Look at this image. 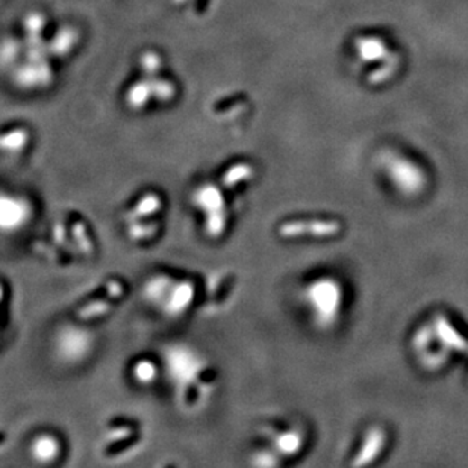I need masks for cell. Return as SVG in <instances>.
Returning a JSON list of instances; mask_svg holds the SVG:
<instances>
[{
	"label": "cell",
	"mask_w": 468,
	"mask_h": 468,
	"mask_svg": "<svg viewBox=\"0 0 468 468\" xmlns=\"http://www.w3.org/2000/svg\"><path fill=\"white\" fill-rule=\"evenodd\" d=\"M109 307H111V303H109L108 300H104V302L90 303L88 307H82L81 311H79V317H99V316H102V314H105V312L108 311Z\"/></svg>",
	"instance_id": "10"
},
{
	"label": "cell",
	"mask_w": 468,
	"mask_h": 468,
	"mask_svg": "<svg viewBox=\"0 0 468 468\" xmlns=\"http://www.w3.org/2000/svg\"><path fill=\"white\" fill-rule=\"evenodd\" d=\"M142 70L146 71L147 75L153 76L161 69V58L153 52L144 53L142 57Z\"/></svg>",
	"instance_id": "11"
},
{
	"label": "cell",
	"mask_w": 468,
	"mask_h": 468,
	"mask_svg": "<svg viewBox=\"0 0 468 468\" xmlns=\"http://www.w3.org/2000/svg\"><path fill=\"white\" fill-rule=\"evenodd\" d=\"M156 82H151V93L155 96L156 99L161 100V102H167L175 97L176 88L170 81L166 79H155Z\"/></svg>",
	"instance_id": "7"
},
{
	"label": "cell",
	"mask_w": 468,
	"mask_h": 468,
	"mask_svg": "<svg viewBox=\"0 0 468 468\" xmlns=\"http://www.w3.org/2000/svg\"><path fill=\"white\" fill-rule=\"evenodd\" d=\"M48 445V440H43L41 443H38L37 452L40 454V458L48 459L52 458L53 454H55V450H57V445Z\"/></svg>",
	"instance_id": "14"
},
{
	"label": "cell",
	"mask_w": 468,
	"mask_h": 468,
	"mask_svg": "<svg viewBox=\"0 0 468 468\" xmlns=\"http://www.w3.org/2000/svg\"><path fill=\"white\" fill-rule=\"evenodd\" d=\"M2 298H4V287L0 284V302H2Z\"/></svg>",
	"instance_id": "15"
},
{
	"label": "cell",
	"mask_w": 468,
	"mask_h": 468,
	"mask_svg": "<svg viewBox=\"0 0 468 468\" xmlns=\"http://www.w3.org/2000/svg\"><path fill=\"white\" fill-rule=\"evenodd\" d=\"M161 208V199L155 196V194H149L144 199L137 205V208L133 209V216H147V214L153 213Z\"/></svg>",
	"instance_id": "9"
},
{
	"label": "cell",
	"mask_w": 468,
	"mask_h": 468,
	"mask_svg": "<svg viewBox=\"0 0 468 468\" xmlns=\"http://www.w3.org/2000/svg\"><path fill=\"white\" fill-rule=\"evenodd\" d=\"M151 82H137L135 86L131 87L126 95V102L129 106L133 109H140L146 106L147 102L151 99Z\"/></svg>",
	"instance_id": "4"
},
{
	"label": "cell",
	"mask_w": 468,
	"mask_h": 468,
	"mask_svg": "<svg viewBox=\"0 0 468 468\" xmlns=\"http://www.w3.org/2000/svg\"><path fill=\"white\" fill-rule=\"evenodd\" d=\"M252 173H253V170L247 164H238L237 167H232L231 170H227L225 173L223 184L226 185V187H234L240 180L249 178Z\"/></svg>",
	"instance_id": "8"
},
{
	"label": "cell",
	"mask_w": 468,
	"mask_h": 468,
	"mask_svg": "<svg viewBox=\"0 0 468 468\" xmlns=\"http://www.w3.org/2000/svg\"><path fill=\"white\" fill-rule=\"evenodd\" d=\"M75 41L76 33L70 29H67V31H62V33H58V37L53 40L50 48H52L53 53L62 55V53H67L73 48Z\"/></svg>",
	"instance_id": "6"
},
{
	"label": "cell",
	"mask_w": 468,
	"mask_h": 468,
	"mask_svg": "<svg viewBox=\"0 0 468 468\" xmlns=\"http://www.w3.org/2000/svg\"><path fill=\"white\" fill-rule=\"evenodd\" d=\"M50 79H52V71H50L49 66L41 64V61L31 62V66L22 69L17 73V82L26 88L48 86Z\"/></svg>",
	"instance_id": "2"
},
{
	"label": "cell",
	"mask_w": 468,
	"mask_h": 468,
	"mask_svg": "<svg viewBox=\"0 0 468 468\" xmlns=\"http://www.w3.org/2000/svg\"><path fill=\"white\" fill-rule=\"evenodd\" d=\"M338 229H340V225L334 222L287 223L280 227V234L289 235V237H294V235L305 234V232H312L314 235H331V234H335Z\"/></svg>",
	"instance_id": "3"
},
{
	"label": "cell",
	"mask_w": 468,
	"mask_h": 468,
	"mask_svg": "<svg viewBox=\"0 0 468 468\" xmlns=\"http://www.w3.org/2000/svg\"><path fill=\"white\" fill-rule=\"evenodd\" d=\"M28 133L24 129L4 133L0 135V151H20L28 142Z\"/></svg>",
	"instance_id": "5"
},
{
	"label": "cell",
	"mask_w": 468,
	"mask_h": 468,
	"mask_svg": "<svg viewBox=\"0 0 468 468\" xmlns=\"http://www.w3.org/2000/svg\"><path fill=\"white\" fill-rule=\"evenodd\" d=\"M381 443H382V436L379 434V431H374L369 438V447L364 450V454L361 456V461L356 463H369L370 459L373 458V454H376L379 449H381Z\"/></svg>",
	"instance_id": "12"
},
{
	"label": "cell",
	"mask_w": 468,
	"mask_h": 468,
	"mask_svg": "<svg viewBox=\"0 0 468 468\" xmlns=\"http://www.w3.org/2000/svg\"><path fill=\"white\" fill-rule=\"evenodd\" d=\"M356 55L362 62H385L393 53L382 38L362 35L355 40Z\"/></svg>",
	"instance_id": "1"
},
{
	"label": "cell",
	"mask_w": 468,
	"mask_h": 468,
	"mask_svg": "<svg viewBox=\"0 0 468 468\" xmlns=\"http://www.w3.org/2000/svg\"><path fill=\"white\" fill-rule=\"evenodd\" d=\"M135 374H137V378L140 381H144V382H149L151 379L155 378V367L149 361H144V362H140L137 365V369H135Z\"/></svg>",
	"instance_id": "13"
},
{
	"label": "cell",
	"mask_w": 468,
	"mask_h": 468,
	"mask_svg": "<svg viewBox=\"0 0 468 468\" xmlns=\"http://www.w3.org/2000/svg\"><path fill=\"white\" fill-rule=\"evenodd\" d=\"M176 2H185V0H176Z\"/></svg>",
	"instance_id": "16"
}]
</instances>
